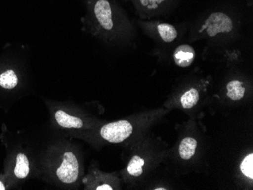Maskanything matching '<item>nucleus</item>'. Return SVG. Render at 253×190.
<instances>
[{"label": "nucleus", "mask_w": 253, "mask_h": 190, "mask_svg": "<svg viewBox=\"0 0 253 190\" xmlns=\"http://www.w3.org/2000/svg\"><path fill=\"white\" fill-rule=\"evenodd\" d=\"M18 84V76L13 69H7L0 74V86L5 89H12Z\"/></svg>", "instance_id": "12"}, {"label": "nucleus", "mask_w": 253, "mask_h": 190, "mask_svg": "<svg viewBox=\"0 0 253 190\" xmlns=\"http://www.w3.org/2000/svg\"><path fill=\"white\" fill-rule=\"evenodd\" d=\"M196 53L194 49L188 44L180 45L176 48L173 55L174 62L180 68H187L194 62Z\"/></svg>", "instance_id": "6"}, {"label": "nucleus", "mask_w": 253, "mask_h": 190, "mask_svg": "<svg viewBox=\"0 0 253 190\" xmlns=\"http://www.w3.org/2000/svg\"><path fill=\"white\" fill-rule=\"evenodd\" d=\"M133 127L128 120H122L112 122L102 126L100 136L109 143H120L132 135Z\"/></svg>", "instance_id": "3"}, {"label": "nucleus", "mask_w": 253, "mask_h": 190, "mask_svg": "<svg viewBox=\"0 0 253 190\" xmlns=\"http://www.w3.org/2000/svg\"><path fill=\"white\" fill-rule=\"evenodd\" d=\"M197 147V141L192 137H186L180 142L179 154L183 160H190L194 155Z\"/></svg>", "instance_id": "8"}, {"label": "nucleus", "mask_w": 253, "mask_h": 190, "mask_svg": "<svg viewBox=\"0 0 253 190\" xmlns=\"http://www.w3.org/2000/svg\"><path fill=\"white\" fill-rule=\"evenodd\" d=\"M84 1L86 14L82 21L95 35H101L108 39H116L128 30V18L114 0Z\"/></svg>", "instance_id": "1"}, {"label": "nucleus", "mask_w": 253, "mask_h": 190, "mask_svg": "<svg viewBox=\"0 0 253 190\" xmlns=\"http://www.w3.org/2000/svg\"><path fill=\"white\" fill-rule=\"evenodd\" d=\"M6 190L5 188V185H4L2 181H0V190Z\"/></svg>", "instance_id": "16"}, {"label": "nucleus", "mask_w": 253, "mask_h": 190, "mask_svg": "<svg viewBox=\"0 0 253 190\" xmlns=\"http://www.w3.org/2000/svg\"><path fill=\"white\" fill-rule=\"evenodd\" d=\"M30 173V162L28 157L23 153H19L17 155L16 164H15L14 174L18 179H25Z\"/></svg>", "instance_id": "10"}, {"label": "nucleus", "mask_w": 253, "mask_h": 190, "mask_svg": "<svg viewBox=\"0 0 253 190\" xmlns=\"http://www.w3.org/2000/svg\"><path fill=\"white\" fill-rule=\"evenodd\" d=\"M240 171L244 175L248 178L253 180V154H248V155L243 160L241 164H240Z\"/></svg>", "instance_id": "15"}, {"label": "nucleus", "mask_w": 253, "mask_h": 190, "mask_svg": "<svg viewBox=\"0 0 253 190\" xmlns=\"http://www.w3.org/2000/svg\"><path fill=\"white\" fill-rule=\"evenodd\" d=\"M156 28L161 39L166 43L174 42L177 38V31L174 25L169 23H160L157 25Z\"/></svg>", "instance_id": "9"}, {"label": "nucleus", "mask_w": 253, "mask_h": 190, "mask_svg": "<svg viewBox=\"0 0 253 190\" xmlns=\"http://www.w3.org/2000/svg\"><path fill=\"white\" fill-rule=\"evenodd\" d=\"M155 190H166V189H165V188H156V189H155Z\"/></svg>", "instance_id": "17"}, {"label": "nucleus", "mask_w": 253, "mask_h": 190, "mask_svg": "<svg viewBox=\"0 0 253 190\" xmlns=\"http://www.w3.org/2000/svg\"><path fill=\"white\" fill-rule=\"evenodd\" d=\"M52 118L55 124L65 130H79L84 127V121L78 116L70 114L64 108H55L52 111Z\"/></svg>", "instance_id": "5"}, {"label": "nucleus", "mask_w": 253, "mask_h": 190, "mask_svg": "<svg viewBox=\"0 0 253 190\" xmlns=\"http://www.w3.org/2000/svg\"><path fill=\"white\" fill-rule=\"evenodd\" d=\"M200 99V94L197 89L192 88L180 98V103L184 109H192L196 106Z\"/></svg>", "instance_id": "14"}, {"label": "nucleus", "mask_w": 253, "mask_h": 190, "mask_svg": "<svg viewBox=\"0 0 253 190\" xmlns=\"http://www.w3.org/2000/svg\"><path fill=\"white\" fill-rule=\"evenodd\" d=\"M130 2L140 13L152 12L160 7H166L170 0H124Z\"/></svg>", "instance_id": "7"}, {"label": "nucleus", "mask_w": 253, "mask_h": 190, "mask_svg": "<svg viewBox=\"0 0 253 190\" xmlns=\"http://www.w3.org/2000/svg\"><path fill=\"white\" fill-rule=\"evenodd\" d=\"M227 97L234 101H238L244 98L246 89L244 87L243 82L234 80L227 83Z\"/></svg>", "instance_id": "11"}, {"label": "nucleus", "mask_w": 253, "mask_h": 190, "mask_svg": "<svg viewBox=\"0 0 253 190\" xmlns=\"http://www.w3.org/2000/svg\"><path fill=\"white\" fill-rule=\"evenodd\" d=\"M145 161L140 156L134 155L128 163L126 167V171L133 177H140L143 174V167L144 166Z\"/></svg>", "instance_id": "13"}, {"label": "nucleus", "mask_w": 253, "mask_h": 190, "mask_svg": "<svg viewBox=\"0 0 253 190\" xmlns=\"http://www.w3.org/2000/svg\"><path fill=\"white\" fill-rule=\"evenodd\" d=\"M233 28L234 23L231 17L224 12H215L210 14L205 20L200 32L206 31V35L213 38L219 34L230 33Z\"/></svg>", "instance_id": "4"}, {"label": "nucleus", "mask_w": 253, "mask_h": 190, "mask_svg": "<svg viewBox=\"0 0 253 190\" xmlns=\"http://www.w3.org/2000/svg\"><path fill=\"white\" fill-rule=\"evenodd\" d=\"M46 169L55 183L72 185L78 181L80 164L75 152L67 144L52 147L47 154Z\"/></svg>", "instance_id": "2"}]
</instances>
